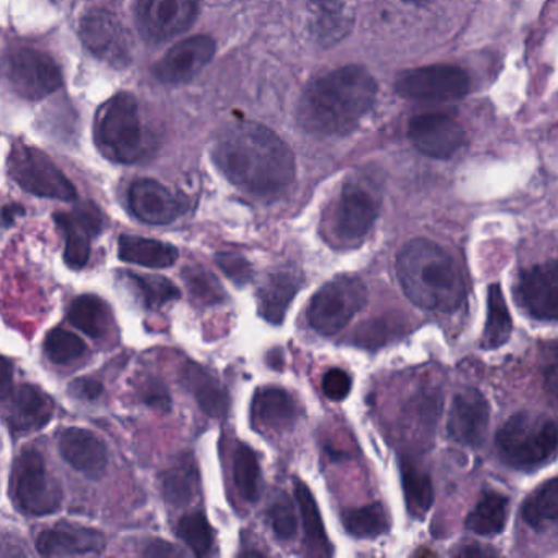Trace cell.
<instances>
[{"label": "cell", "mask_w": 558, "mask_h": 558, "mask_svg": "<svg viewBox=\"0 0 558 558\" xmlns=\"http://www.w3.org/2000/svg\"><path fill=\"white\" fill-rule=\"evenodd\" d=\"M214 158L228 181L256 197H277L295 179L292 149L259 123L244 122L228 130Z\"/></svg>", "instance_id": "obj_1"}, {"label": "cell", "mask_w": 558, "mask_h": 558, "mask_svg": "<svg viewBox=\"0 0 558 558\" xmlns=\"http://www.w3.org/2000/svg\"><path fill=\"white\" fill-rule=\"evenodd\" d=\"M377 83L361 66H342L313 81L303 90L296 119L313 135H345L371 112Z\"/></svg>", "instance_id": "obj_2"}, {"label": "cell", "mask_w": 558, "mask_h": 558, "mask_svg": "<svg viewBox=\"0 0 558 558\" xmlns=\"http://www.w3.org/2000/svg\"><path fill=\"white\" fill-rule=\"evenodd\" d=\"M397 276L408 299L429 312H456L465 302L466 286L453 257L433 241L417 238L401 247Z\"/></svg>", "instance_id": "obj_3"}, {"label": "cell", "mask_w": 558, "mask_h": 558, "mask_svg": "<svg viewBox=\"0 0 558 558\" xmlns=\"http://www.w3.org/2000/svg\"><path fill=\"white\" fill-rule=\"evenodd\" d=\"M557 424L544 414L518 413L509 417L496 436L499 456L514 469H537L554 459Z\"/></svg>", "instance_id": "obj_4"}, {"label": "cell", "mask_w": 558, "mask_h": 558, "mask_svg": "<svg viewBox=\"0 0 558 558\" xmlns=\"http://www.w3.org/2000/svg\"><path fill=\"white\" fill-rule=\"evenodd\" d=\"M96 143L107 158L123 165L138 161L145 155L142 117L132 94H117L100 107L96 119Z\"/></svg>", "instance_id": "obj_5"}, {"label": "cell", "mask_w": 558, "mask_h": 558, "mask_svg": "<svg viewBox=\"0 0 558 558\" xmlns=\"http://www.w3.org/2000/svg\"><path fill=\"white\" fill-rule=\"evenodd\" d=\"M12 486L14 501L25 514L50 515L60 511L63 488L37 449H25L21 453L14 465Z\"/></svg>", "instance_id": "obj_6"}, {"label": "cell", "mask_w": 558, "mask_h": 558, "mask_svg": "<svg viewBox=\"0 0 558 558\" xmlns=\"http://www.w3.org/2000/svg\"><path fill=\"white\" fill-rule=\"evenodd\" d=\"M367 303V289L357 277L339 276L323 286L308 306L310 326L323 336L341 331Z\"/></svg>", "instance_id": "obj_7"}, {"label": "cell", "mask_w": 558, "mask_h": 558, "mask_svg": "<svg viewBox=\"0 0 558 558\" xmlns=\"http://www.w3.org/2000/svg\"><path fill=\"white\" fill-rule=\"evenodd\" d=\"M9 169L14 181L28 194L63 202L77 197L70 179L45 153L32 146H17L12 153Z\"/></svg>", "instance_id": "obj_8"}, {"label": "cell", "mask_w": 558, "mask_h": 558, "mask_svg": "<svg viewBox=\"0 0 558 558\" xmlns=\"http://www.w3.org/2000/svg\"><path fill=\"white\" fill-rule=\"evenodd\" d=\"M397 93L404 99L421 102H453L470 90L465 71L449 64L424 66L407 71L397 80Z\"/></svg>", "instance_id": "obj_9"}, {"label": "cell", "mask_w": 558, "mask_h": 558, "mask_svg": "<svg viewBox=\"0 0 558 558\" xmlns=\"http://www.w3.org/2000/svg\"><path fill=\"white\" fill-rule=\"evenodd\" d=\"M378 204L374 195L357 184L342 189L329 218L332 240L344 246L361 243L377 220Z\"/></svg>", "instance_id": "obj_10"}, {"label": "cell", "mask_w": 558, "mask_h": 558, "mask_svg": "<svg viewBox=\"0 0 558 558\" xmlns=\"http://www.w3.org/2000/svg\"><path fill=\"white\" fill-rule=\"evenodd\" d=\"M84 47L113 68L132 63V40L119 19L106 9H94L84 15L80 25Z\"/></svg>", "instance_id": "obj_11"}, {"label": "cell", "mask_w": 558, "mask_h": 558, "mask_svg": "<svg viewBox=\"0 0 558 558\" xmlns=\"http://www.w3.org/2000/svg\"><path fill=\"white\" fill-rule=\"evenodd\" d=\"M9 83L19 96L40 100L63 86L60 68L48 54L32 48L12 51L8 60Z\"/></svg>", "instance_id": "obj_12"}, {"label": "cell", "mask_w": 558, "mask_h": 558, "mask_svg": "<svg viewBox=\"0 0 558 558\" xmlns=\"http://www.w3.org/2000/svg\"><path fill=\"white\" fill-rule=\"evenodd\" d=\"M408 138L417 151L434 159H450L466 143L465 130L444 113L414 117L408 125Z\"/></svg>", "instance_id": "obj_13"}, {"label": "cell", "mask_w": 558, "mask_h": 558, "mask_svg": "<svg viewBox=\"0 0 558 558\" xmlns=\"http://www.w3.org/2000/svg\"><path fill=\"white\" fill-rule=\"evenodd\" d=\"M138 24L149 41H166L187 31L198 14V0H138Z\"/></svg>", "instance_id": "obj_14"}, {"label": "cell", "mask_w": 558, "mask_h": 558, "mask_svg": "<svg viewBox=\"0 0 558 558\" xmlns=\"http://www.w3.org/2000/svg\"><path fill=\"white\" fill-rule=\"evenodd\" d=\"M515 302L532 318L557 322V260L551 259L524 270L515 286Z\"/></svg>", "instance_id": "obj_15"}, {"label": "cell", "mask_w": 558, "mask_h": 558, "mask_svg": "<svg viewBox=\"0 0 558 558\" xmlns=\"http://www.w3.org/2000/svg\"><path fill=\"white\" fill-rule=\"evenodd\" d=\"M217 45L207 35L179 41L155 66V76L165 84L189 83L214 60Z\"/></svg>", "instance_id": "obj_16"}, {"label": "cell", "mask_w": 558, "mask_h": 558, "mask_svg": "<svg viewBox=\"0 0 558 558\" xmlns=\"http://www.w3.org/2000/svg\"><path fill=\"white\" fill-rule=\"evenodd\" d=\"M489 404L482 391L465 388L453 398L447 433L450 439L466 447L483 446L488 433Z\"/></svg>", "instance_id": "obj_17"}, {"label": "cell", "mask_w": 558, "mask_h": 558, "mask_svg": "<svg viewBox=\"0 0 558 558\" xmlns=\"http://www.w3.org/2000/svg\"><path fill=\"white\" fill-rule=\"evenodd\" d=\"M130 208L143 223L169 225L185 214L187 205L168 187L153 181L140 179L133 182L129 192Z\"/></svg>", "instance_id": "obj_18"}, {"label": "cell", "mask_w": 558, "mask_h": 558, "mask_svg": "<svg viewBox=\"0 0 558 558\" xmlns=\"http://www.w3.org/2000/svg\"><path fill=\"white\" fill-rule=\"evenodd\" d=\"M54 221L66 238L64 260L71 269H83L89 263L90 240L102 230V214L97 210L96 205L86 204L76 208L73 214L54 215Z\"/></svg>", "instance_id": "obj_19"}, {"label": "cell", "mask_w": 558, "mask_h": 558, "mask_svg": "<svg viewBox=\"0 0 558 558\" xmlns=\"http://www.w3.org/2000/svg\"><path fill=\"white\" fill-rule=\"evenodd\" d=\"M106 547L102 532L73 522H60L41 532L37 538V550L45 557L99 555Z\"/></svg>", "instance_id": "obj_20"}, {"label": "cell", "mask_w": 558, "mask_h": 558, "mask_svg": "<svg viewBox=\"0 0 558 558\" xmlns=\"http://www.w3.org/2000/svg\"><path fill=\"white\" fill-rule=\"evenodd\" d=\"M61 457L77 472L90 480L100 478L109 463L106 444L93 430L68 427L58 442Z\"/></svg>", "instance_id": "obj_21"}, {"label": "cell", "mask_w": 558, "mask_h": 558, "mask_svg": "<svg viewBox=\"0 0 558 558\" xmlns=\"http://www.w3.org/2000/svg\"><path fill=\"white\" fill-rule=\"evenodd\" d=\"M302 286L303 277L299 270L283 269L269 274L257 290V312L260 318L270 325H280Z\"/></svg>", "instance_id": "obj_22"}, {"label": "cell", "mask_w": 558, "mask_h": 558, "mask_svg": "<svg viewBox=\"0 0 558 558\" xmlns=\"http://www.w3.org/2000/svg\"><path fill=\"white\" fill-rule=\"evenodd\" d=\"M11 397L8 423L14 430L41 429L53 417V400L34 385H21Z\"/></svg>", "instance_id": "obj_23"}, {"label": "cell", "mask_w": 558, "mask_h": 558, "mask_svg": "<svg viewBox=\"0 0 558 558\" xmlns=\"http://www.w3.org/2000/svg\"><path fill=\"white\" fill-rule=\"evenodd\" d=\"M251 411L256 426L270 430L287 429L299 416L296 401L289 391L279 387H264L257 390Z\"/></svg>", "instance_id": "obj_24"}, {"label": "cell", "mask_w": 558, "mask_h": 558, "mask_svg": "<svg viewBox=\"0 0 558 558\" xmlns=\"http://www.w3.org/2000/svg\"><path fill=\"white\" fill-rule=\"evenodd\" d=\"M308 9L312 34L325 47L338 44L351 32L352 15L345 0H312Z\"/></svg>", "instance_id": "obj_25"}, {"label": "cell", "mask_w": 558, "mask_h": 558, "mask_svg": "<svg viewBox=\"0 0 558 558\" xmlns=\"http://www.w3.org/2000/svg\"><path fill=\"white\" fill-rule=\"evenodd\" d=\"M182 384L191 390L198 407L210 417H223L230 410V395L227 388L194 362H187L181 372Z\"/></svg>", "instance_id": "obj_26"}, {"label": "cell", "mask_w": 558, "mask_h": 558, "mask_svg": "<svg viewBox=\"0 0 558 558\" xmlns=\"http://www.w3.org/2000/svg\"><path fill=\"white\" fill-rule=\"evenodd\" d=\"M119 257L123 263L135 266L166 269L178 263L179 251L178 247L162 241L123 234L119 238Z\"/></svg>", "instance_id": "obj_27"}, {"label": "cell", "mask_w": 558, "mask_h": 558, "mask_svg": "<svg viewBox=\"0 0 558 558\" xmlns=\"http://www.w3.org/2000/svg\"><path fill=\"white\" fill-rule=\"evenodd\" d=\"M201 475L194 457L182 456L162 476L165 499L174 508H184L197 498Z\"/></svg>", "instance_id": "obj_28"}, {"label": "cell", "mask_w": 558, "mask_h": 558, "mask_svg": "<svg viewBox=\"0 0 558 558\" xmlns=\"http://www.w3.org/2000/svg\"><path fill=\"white\" fill-rule=\"evenodd\" d=\"M293 488H295V498L299 502L300 514H302L303 529H305V544L310 554L329 557V555H332V548L328 535H326L325 524H323L315 496L310 492L308 486L300 480H295Z\"/></svg>", "instance_id": "obj_29"}, {"label": "cell", "mask_w": 558, "mask_h": 558, "mask_svg": "<svg viewBox=\"0 0 558 558\" xmlns=\"http://www.w3.org/2000/svg\"><path fill=\"white\" fill-rule=\"evenodd\" d=\"M509 501L505 495L488 492L476 502L475 509L466 515L465 527L473 534L493 537L505 531L508 522Z\"/></svg>", "instance_id": "obj_30"}, {"label": "cell", "mask_w": 558, "mask_h": 558, "mask_svg": "<svg viewBox=\"0 0 558 558\" xmlns=\"http://www.w3.org/2000/svg\"><path fill=\"white\" fill-rule=\"evenodd\" d=\"M70 323L76 326L84 335L93 339H100L109 332L112 323V313L109 305L96 295L77 296L71 303Z\"/></svg>", "instance_id": "obj_31"}, {"label": "cell", "mask_w": 558, "mask_h": 558, "mask_svg": "<svg viewBox=\"0 0 558 558\" xmlns=\"http://www.w3.org/2000/svg\"><path fill=\"white\" fill-rule=\"evenodd\" d=\"M522 519L535 531H547L557 524L558 519V480L550 478L541 488L535 489L524 505Z\"/></svg>", "instance_id": "obj_32"}, {"label": "cell", "mask_w": 558, "mask_h": 558, "mask_svg": "<svg viewBox=\"0 0 558 558\" xmlns=\"http://www.w3.org/2000/svg\"><path fill=\"white\" fill-rule=\"evenodd\" d=\"M401 483L404 501L413 518L423 519L434 502V488L430 476L414 463H401Z\"/></svg>", "instance_id": "obj_33"}, {"label": "cell", "mask_w": 558, "mask_h": 558, "mask_svg": "<svg viewBox=\"0 0 558 558\" xmlns=\"http://www.w3.org/2000/svg\"><path fill=\"white\" fill-rule=\"evenodd\" d=\"M511 331L512 319L501 287L493 283L488 289V316H486L485 331H483L482 348H501L509 341Z\"/></svg>", "instance_id": "obj_34"}, {"label": "cell", "mask_w": 558, "mask_h": 558, "mask_svg": "<svg viewBox=\"0 0 558 558\" xmlns=\"http://www.w3.org/2000/svg\"><path fill=\"white\" fill-rule=\"evenodd\" d=\"M342 524L349 534L357 538L380 537L390 529L387 511L380 502L349 509L342 514Z\"/></svg>", "instance_id": "obj_35"}, {"label": "cell", "mask_w": 558, "mask_h": 558, "mask_svg": "<svg viewBox=\"0 0 558 558\" xmlns=\"http://www.w3.org/2000/svg\"><path fill=\"white\" fill-rule=\"evenodd\" d=\"M233 475L238 492L247 502H256L263 489L259 460L250 446L241 444L234 452Z\"/></svg>", "instance_id": "obj_36"}, {"label": "cell", "mask_w": 558, "mask_h": 558, "mask_svg": "<svg viewBox=\"0 0 558 558\" xmlns=\"http://www.w3.org/2000/svg\"><path fill=\"white\" fill-rule=\"evenodd\" d=\"M126 276L142 296L146 308H161L166 303L181 299V290L166 277L149 276V274H126Z\"/></svg>", "instance_id": "obj_37"}, {"label": "cell", "mask_w": 558, "mask_h": 558, "mask_svg": "<svg viewBox=\"0 0 558 558\" xmlns=\"http://www.w3.org/2000/svg\"><path fill=\"white\" fill-rule=\"evenodd\" d=\"M182 277H184L189 293L202 305H220L227 300V292H225L220 280L205 267H185Z\"/></svg>", "instance_id": "obj_38"}, {"label": "cell", "mask_w": 558, "mask_h": 558, "mask_svg": "<svg viewBox=\"0 0 558 558\" xmlns=\"http://www.w3.org/2000/svg\"><path fill=\"white\" fill-rule=\"evenodd\" d=\"M178 535L198 557L210 554L214 547V529L204 512H191L184 515L179 522Z\"/></svg>", "instance_id": "obj_39"}, {"label": "cell", "mask_w": 558, "mask_h": 558, "mask_svg": "<svg viewBox=\"0 0 558 558\" xmlns=\"http://www.w3.org/2000/svg\"><path fill=\"white\" fill-rule=\"evenodd\" d=\"M45 354L54 364H71L86 354V342L63 328L53 329L45 338Z\"/></svg>", "instance_id": "obj_40"}, {"label": "cell", "mask_w": 558, "mask_h": 558, "mask_svg": "<svg viewBox=\"0 0 558 558\" xmlns=\"http://www.w3.org/2000/svg\"><path fill=\"white\" fill-rule=\"evenodd\" d=\"M270 525L274 534L280 541H290L295 537L299 522H296L295 506L286 493H277L269 506Z\"/></svg>", "instance_id": "obj_41"}, {"label": "cell", "mask_w": 558, "mask_h": 558, "mask_svg": "<svg viewBox=\"0 0 558 558\" xmlns=\"http://www.w3.org/2000/svg\"><path fill=\"white\" fill-rule=\"evenodd\" d=\"M217 264L225 276L238 287L247 286L254 279V269L246 257L236 253H218Z\"/></svg>", "instance_id": "obj_42"}, {"label": "cell", "mask_w": 558, "mask_h": 558, "mask_svg": "<svg viewBox=\"0 0 558 558\" xmlns=\"http://www.w3.org/2000/svg\"><path fill=\"white\" fill-rule=\"evenodd\" d=\"M322 387L326 398L332 401H342L351 393V375L342 368H331L323 377Z\"/></svg>", "instance_id": "obj_43"}, {"label": "cell", "mask_w": 558, "mask_h": 558, "mask_svg": "<svg viewBox=\"0 0 558 558\" xmlns=\"http://www.w3.org/2000/svg\"><path fill=\"white\" fill-rule=\"evenodd\" d=\"M142 398L146 404L158 411L171 410V395L168 388L158 380H148L142 387Z\"/></svg>", "instance_id": "obj_44"}, {"label": "cell", "mask_w": 558, "mask_h": 558, "mask_svg": "<svg viewBox=\"0 0 558 558\" xmlns=\"http://www.w3.org/2000/svg\"><path fill=\"white\" fill-rule=\"evenodd\" d=\"M70 391L77 400L96 401L97 398L102 397L104 385L96 378H77L71 384Z\"/></svg>", "instance_id": "obj_45"}, {"label": "cell", "mask_w": 558, "mask_h": 558, "mask_svg": "<svg viewBox=\"0 0 558 558\" xmlns=\"http://www.w3.org/2000/svg\"><path fill=\"white\" fill-rule=\"evenodd\" d=\"M14 390V365L0 355V400H8Z\"/></svg>", "instance_id": "obj_46"}, {"label": "cell", "mask_w": 558, "mask_h": 558, "mask_svg": "<svg viewBox=\"0 0 558 558\" xmlns=\"http://www.w3.org/2000/svg\"><path fill=\"white\" fill-rule=\"evenodd\" d=\"M145 555L148 557H174V555H182L181 550L172 547L168 542L153 541L151 544L146 547Z\"/></svg>", "instance_id": "obj_47"}, {"label": "cell", "mask_w": 558, "mask_h": 558, "mask_svg": "<svg viewBox=\"0 0 558 558\" xmlns=\"http://www.w3.org/2000/svg\"><path fill=\"white\" fill-rule=\"evenodd\" d=\"M459 557H492V555H496L495 550L486 547H476V545H470V547L462 548V550L457 551Z\"/></svg>", "instance_id": "obj_48"}, {"label": "cell", "mask_w": 558, "mask_h": 558, "mask_svg": "<svg viewBox=\"0 0 558 558\" xmlns=\"http://www.w3.org/2000/svg\"><path fill=\"white\" fill-rule=\"evenodd\" d=\"M404 2H408V4H414V5H426V4H429L430 0H404Z\"/></svg>", "instance_id": "obj_49"}]
</instances>
